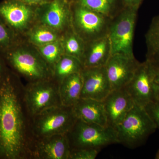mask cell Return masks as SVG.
Wrapping results in <instances>:
<instances>
[{
	"label": "cell",
	"instance_id": "e0dca14e",
	"mask_svg": "<svg viewBox=\"0 0 159 159\" xmlns=\"http://www.w3.org/2000/svg\"><path fill=\"white\" fill-rule=\"evenodd\" d=\"M77 119L89 123L107 126L103 102L89 98H80L73 107Z\"/></svg>",
	"mask_w": 159,
	"mask_h": 159
},
{
	"label": "cell",
	"instance_id": "9a60e30c",
	"mask_svg": "<svg viewBox=\"0 0 159 159\" xmlns=\"http://www.w3.org/2000/svg\"><path fill=\"white\" fill-rule=\"evenodd\" d=\"M107 125L115 128L122 122L134 106V102L124 88L113 90L102 101Z\"/></svg>",
	"mask_w": 159,
	"mask_h": 159
},
{
	"label": "cell",
	"instance_id": "44dd1931",
	"mask_svg": "<svg viewBox=\"0 0 159 159\" xmlns=\"http://www.w3.org/2000/svg\"><path fill=\"white\" fill-rule=\"evenodd\" d=\"M83 69L82 63L77 58L63 54L54 66L53 79L60 84L71 74L80 73Z\"/></svg>",
	"mask_w": 159,
	"mask_h": 159
},
{
	"label": "cell",
	"instance_id": "ba28073f",
	"mask_svg": "<svg viewBox=\"0 0 159 159\" xmlns=\"http://www.w3.org/2000/svg\"><path fill=\"white\" fill-rule=\"evenodd\" d=\"M59 87L53 78L28 82L24 86V100L31 118L48 109L62 105Z\"/></svg>",
	"mask_w": 159,
	"mask_h": 159
},
{
	"label": "cell",
	"instance_id": "52a82bcc",
	"mask_svg": "<svg viewBox=\"0 0 159 159\" xmlns=\"http://www.w3.org/2000/svg\"><path fill=\"white\" fill-rule=\"evenodd\" d=\"M71 9L72 28L85 43L107 36L111 19L77 2Z\"/></svg>",
	"mask_w": 159,
	"mask_h": 159
},
{
	"label": "cell",
	"instance_id": "8992f818",
	"mask_svg": "<svg viewBox=\"0 0 159 159\" xmlns=\"http://www.w3.org/2000/svg\"><path fill=\"white\" fill-rule=\"evenodd\" d=\"M71 150L98 148L118 143L115 129L108 126L89 123L77 119L66 134Z\"/></svg>",
	"mask_w": 159,
	"mask_h": 159
},
{
	"label": "cell",
	"instance_id": "cb8c5ba5",
	"mask_svg": "<svg viewBox=\"0 0 159 159\" xmlns=\"http://www.w3.org/2000/svg\"><path fill=\"white\" fill-rule=\"evenodd\" d=\"M36 48L53 72L55 65L64 54L61 39Z\"/></svg>",
	"mask_w": 159,
	"mask_h": 159
},
{
	"label": "cell",
	"instance_id": "d6986e66",
	"mask_svg": "<svg viewBox=\"0 0 159 159\" xmlns=\"http://www.w3.org/2000/svg\"><path fill=\"white\" fill-rule=\"evenodd\" d=\"M30 43L35 48L59 40L62 34L48 26L37 23L26 32Z\"/></svg>",
	"mask_w": 159,
	"mask_h": 159
},
{
	"label": "cell",
	"instance_id": "30bf717a",
	"mask_svg": "<svg viewBox=\"0 0 159 159\" xmlns=\"http://www.w3.org/2000/svg\"><path fill=\"white\" fill-rule=\"evenodd\" d=\"M36 9L35 20L63 34L72 26L71 4L67 0H53Z\"/></svg>",
	"mask_w": 159,
	"mask_h": 159
},
{
	"label": "cell",
	"instance_id": "d4e9b609",
	"mask_svg": "<svg viewBox=\"0 0 159 159\" xmlns=\"http://www.w3.org/2000/svg\"><path fill=\"white\" fill-rule=\"evenodd\" d=\"M19 41V37L0 17V56Z\"/></svg>",
	"mask_w": 159,
	"mask_h": 159
},
{
	"label": "cell",
	"instance_id": "f546056e",
	"mask_svg": "<svg viewBox=\"0 0 159 159\" xmlns=\"http://www.w3.org/2000/svg\"><path fill=\"white\" fill-rule=\"evenodd\" d=\"M18 1L31 6L34 5L40 6L48 2V0H18Z\"/></svg>",
	"mask_w": 159,
	"mask_h": 159
},
{
	"label": "cell",
	"instance_id": "277c9868",
	"mask_svg": "<svg viewBox=\"0 0 159 159\" xmlns=\"http://www.w3.org/2000/svg\"><path fill=\"white\" fill-rule=\"evenodd\" d=\"M77 120L73 107L61 105L48 109L31 118L32 139L67 134Z\"/></svg>",
	"mask_w": 159,
	"mask_h": 159
},
{
	"label": "cell",
	"instance_id": "4dcf8cb0",
	"mask_svg": "<svg viewBox=\"0 0 159 159\" xmlns=\"http://www.w3.org/2000/svg\"><path fill=\"white\" fill-rule=\"evenodd\" d=\"M155 158L157 159H159V150L157 152L156 154Z\"/></svg>",
	"mask_w": 159,
	"mask_h": 159
},
{
	"label": "cell",
	"instance_id": "7a4b0ae2",
	"mask_svg": "<svg viewBox=\"0 0 159 159\" xmlns=\"http://www.w3.org/2000/svg\"><path fill=\"white\" fill-rule=\"evenodd\" d=\"M1 56L11 70L28 82L53 78L52 70L35 47L24 46L19 41Z\"/></svg>",
	"mask_w": 159,
	"mask_h": 159
},
{
	"label": "cell",
	"instance_id": "484cf974",
	"mask_svg": "<svg viewBox=\"0 0 159 159\" xmlns=\"http://www.w3.org/2000/svg\"><path fill=\"white\" fill-rule=\"evenodd\" d=\"M98 148H81L71 150L69 159H95L99 151Z\"/></svg>",
	"mask_w": 159,
	"mask_h": 159
},
{
	"label": "cell",
	"instance_id": "4fadbf2b",
	"mask_svg": "<svg viewBox=\"0 0 159 159\" xmlns=\"http://www.w3.org/2000/svg\"><path fill=\"white\" fill-rule=\"evenodd\" d=\"M80 73L83 80L80 98L102 101L112 90L105 66L83 68Z\"/></svg>",
	"mask_w": 159,
	"mask_h": 159
},
{
	"label": "cell",
	"instance_id": "5b68a950",
	"mask_svg": "<svg viewBox=\"0 0 159 159\" xmlns=\"http://www.w3.org/2000/svg\"><path fill=\"white\" fill-rule=\"evenodd\" d=\"M139 9L125 7L111 20L108 36L111 55L121 54L134 57L133 40Z\"/></svg>",
	"mask_w": 159,
	"mask_h": 159
},
{
	"label": "cell",
	"instance_id": "603a6c76",
	"mask_svg": "<svg viewBox=\"0 0 159 159\" xmlns=\"http://www.w3.org/2000/svg\"><path fill=\"white\" fill-rule=\"evenodd\" d=\"M145 39L147 48L146 60L159 63V15L152 20Z\"/></svg>",
	"mask_w": 159,
	"mask_h": 159
},
{
	"label": "cell",
	"instance_id": "5bb4252c",
	"mask_svg": "<svg viewBox=\"0 0 159 159\" xmlns=\"http://www.w3.org/2000/svg\"><path fill=\"white\" fill-rule=\"evenodd\" d=\"M140 63L135 57L121 54L111 55L105 68L112 90L125 87Z\"/></svg>",
	"mask_w": 159,
	"mask_h": 159
},
{
	"label": "cell",
	"instance_id": "7c38bea8",
	"mask_svg": "<svg viewBox=\"0 0 159 159\" xmlns=\"http://www.w3.org/2000/svg\"><path fill=\"white\" fill-rule=\"evenodd\" d=\"M71 151L66 134L32 139L30 159H69Z\"/></svg>",
	"mask_w": 159,
	"mask_h": 159
},
{
	"label": "cell",
	"instance_id": "7402d4cb",
	"mask_svg": "<svg viewBox=\"0 0 159 159\" xmlns=\"http://www.w3.org/2000/svg\"><path fill=\"white\" fill-rule=\"evenodd\" d=\"M61 41L64 54L77 58L81 61L85 43L74 31L72 26L62 34Z\"/></svg>",
	"mask_w": 159,
	"mask_h": 159
},
{
	"label": "cell",
	"instance_id": "6da1fadb",
	"mask_svg": "<svg viewBox=\"0 0 159 159\" xmlns=\"http://www.w3.org/2000/svg\"><path fill=\"white\" fill-rule=\"evenodd\" d=\"M20 78L0 63V159H30L31 117Z\"/></svg>",
	"mask_w": 159,
	"mask_h": 159
},
{
	"label": "cell",
	"instance_id": "9c48e42d",
	"mask_svg": "<svg viewBox=\"0 0 159 159\" xmlns=\"http://www.w3.org/2000/svg\"><path fill=\"white\" fill-rule=\"evenodd\" d=\"M153 67L148 61L140 63L133 77L124 88L136 105L145 107L157 99L154 85Z\"/></svg>",
	"mask_w": 159,
	"mask_h": 159
},
{
	"label": "cell",
	"instance_id": "3957f363",
	"mask_svg": "<svg viewBox=\"0 0 159 159\" xmlns=\"http://www.w3.org/2000/svg\"><path fill=\"white\" fill-rule=\"evenodd\" d=\"M114 129L118 143L133 148L145 143L157 127L145 108L135 104Z\"/></svg>",
	"mask_w": 159,
	"mask_h": 159
},
{
	"label": "cell",
	"instance_id": "ac0fdd59",
	"mask_svg": "<svg viewBox=\"0 0 159 159\" xmlns=\"http://www.w3.org/2000/svg\"><path fill=\"white\" fill-rule=\"evenodd\" d=\"M83 80L81 73L71 74L59 84V93L62 105L74 107L81 97Z\"/></svg>",
	"mask_w": 159,
	"mask_h": 159
},
{
	"label": "cell",
	"instance_id": "83f0119b",
	"mask_svg": "<svg viewBox=\"0 0 159 159\" xmlns=\"http://www.w3.org/2000/svg\"><path fill=\"white\" fill-rule=\"evenodd\" d=\"M151 63L153 70L155 91L157 99L159 100V63L153 62H151Z\"/></svg>",
	"mask_w": 159,
	"mask_h": 159
},
{
	"label": "cell",
	"instance_id": "f1b7e54d",
	"mask_svg": "<svg viewBox=\"0 0 159 159\" xmlns=\"http://www.w3.org/2000/svg\"><path fill=\"white\" fill-rule=\"evenodd\" d=\"M125 7L139 9L144 0H121Z\"/></svg>",
	"mask_w": 159,
	"mask_h": 159
},
{
	"label": "cell",
	"instance_id": "8fae6325",
	"mask_svg": "<svg viewBox=\"0 0 159 159\" xmlns=\"http://www.w3.org/2000/svg\"><path fill=\"white\" fill-rule=\"evenodd\" d=\"M36 10L18 0H5L0 3V17L18 37L32 26Z\"/></svg>",
	"mask_w": 159,
	"mask_h": 159
},
{
	"label": "cell",
	"instance_id": "ffe728a7",
	"mask_svg": "<svg viewBox=\"0 0 159 159\" xmlns=\"http://www.w3.org/2000/svg\"><path fill=\"white\" fill-rule=\"evenodd\" d=\"M75 2L111 19L125 8L121 0H76Z\"/></svg>",
	"mask_w": 159,
	"mask_h": 159
},
{
	"label": "cell",
	"instance_id": "2e32d148",
	"mask_svg": "<svg viewBox=\"0 0 159 159\" xmlns=\"http://www.w3.org/2000/svg\"><path fill=\"white\" fill-rule=\"evenodd\" d=\"M111 55L108 36L85 43L81 60L83 68L105 66Z\"/></svg>",
	"mask_w": 159,
	"mask_h": 159
},
{
	"label": "cell",
	"instance_id": "4316f807",
	"mask_svg": "<svg viewBox=\"0 0 159 159\" xmlns=\"http://www.w3.org/2000/svg\"><path fill=\"white\" fill-rule=\"evenodd\" d=\"M145 110L159 129V100L150 102L145 107Z\"/></svg>",
	"mask_w": 159,
	"mask_h": 159
}]
</instances>
